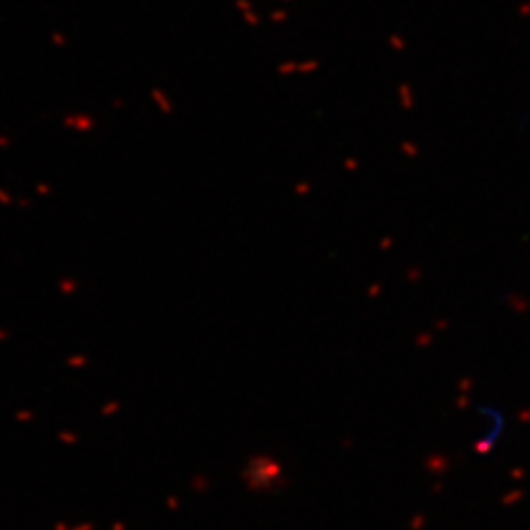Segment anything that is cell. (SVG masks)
Masks as SVG:
<instances>
[{"label": "cell", "mask_w": 530, "mask_h": 530, "mask_svg": "<svg viewBox=\"0 0 530 530\" xmlns=\"http://www.w3.org/2000/svg\"><path fill=\"white\" fill-rule=\"evenodd\" d=\"M236 8L240 12H247L253 8V4H251V0H236Z\"/></svg>", "instance_id": "cell-12"}, {"label": "cell", "mask_w": 530, "mask_h": 530, "mask_svg": "<svg viewBox=\"0 0 530 530\" xmlns=\"http://www.w3.org/2000/svg\"><path fill=\"white\" fill-rule=\"evenodd\" d=\"M287 18H289L287 10H273L269 14V22H273V24H283V22H287Z\"/></svg>", "instance_id": "cell-9"}, {"label": "cell", "mask_w": 530, "mask_h": 530, "mask_svg": "<svg viewBox=\"0 0 530 530\" xmlns=\"http://www.w3.org/2000/svg\"><path fill=\"white\" fill-rule=\"evenodd\" d=\"M242 16H243V22L249 26V28H257L259 24H261V18H259V14L251 8V10H247V12H242Z\"/></svg>", "instance_id": "cell-7"}, {"label": "cell", "mask_w": 530, "mask_h": 530, "mask_svg": "<svg viewBox=\"0 0 530 530\" xmlns=\"http://www.w3.org/2000/svg\"><path fill=\"white\" fill-rule=\"evenodd\" d=\"M359 165H361V161H359L357 157H353V155H350V157H346V159L342 161V167H344L348 173H355V171L359 169Z\"/></svg>", "instance_id": "cell-8"}, {"label": "cell", "mask_w": 530, "mask_h": 530, "mask_svg": "<svg viewBox=\"0 0 530 530\" xmlns=\"http://www.w3.org/2000/svg\"><path fill=\"white\" fill-rule=\"evenodd\" d=\"M283 2H291V0H283Z\"/></svg>", "instance_id": "cell-14"}, {"label": "cell", "mask_w": 530, "mask_h": 530, "mask_svg": "<svg viewBox=\"0 0 530 530\" xmlns=\"http://www.w3.org/2000/svg\"><path fill=\"white\" fill-rule=\"evenodd\" d=\"M381 291H383L381 283H373V285H369V289H367V293H369V297H371V299L379 297V295H381Z\"/></svg>", "instance_id": "cell-13"}, {"label": "cell", "mask_w": 530, "mask_h": 530, "mask_svg": "<svg viewBox=\"0 0 530 530\" xmlns=\"http://www.w3.org/2000/svg\"><path fill=\"white\" fill-rule=\"evenodd\" d=\"M387 42H389V47H391L393 51H397V53H403V51L409 49V44H407V40H405L401 34H391Z\"/></svg>", "instance_id": "cell-4"}, {"label": "cell", "mask_w": 530, "mask_h": 530, "mask_svg": "<svg viewBox=\"0 0 530 530\" xmlns=\"http://www.w3.org/2000/svg\"><path fill=\"white\" fill-rule=\"evenodd\" d=\"M277 75H281V77L299 75V61H295V59H287V61L279 63V65H277Z\"/></svg>", "instance_id": "cell-3"}, {"label": "cell", "mask_w": 530, "mask_h": 530, "mask_svg": "<svg viewBox=\"0 0 530 530\" xmlns=\"http://www.w3.org/2000/svg\"><path fill=\"white\" fill-rule=\"evenodd\" d=\"M393 245H395V238H393V236H383V238L377 242V247H379L381 251H389V249H393Z\"/></svg>", "instance_id": "cell-10"}, {"label": "cell", "mask_w": 530, "mask_h": 530, "mask_svg": "<svg viewBox=\"0 0 530 530\" xmlns=\"http://www.w3.org/2000/svg\"><path fill=\"white\" fill-rule=\"evenodd\" d=\"M399 152L409 159H417L420 155V148H419V144L415 140H403L399 144Z\"/></svg>", "instance_id": "cell-2"}, {"label": "cell", "mask_w": 530, "mask_h": 530, "mask_svg": "<svg viewBox=\"0 0 530 530\" xmlns=\"http://www.w3.org/2000/svg\"><path fill=\"white\" fill-rule=\"evenodd\" d=\"M397 98H399V104L403 110H413L415 108V90L409 83L399 85V90H397Z\"/></svg>", "instance_id": "cell-1"}, {"label": "cell", "mask_w": 530, "mask_h": 530, "mask_svg": "<svg viewBox=\"0 0 530 530\" xmlns=\"http://www.w3.org/2000/svg\"><path fill=\"white\" fill-rule=\"evenodd\" d=\"M405 279L409 283H419L420 279H424V269L420 267V265H411V267H407V271H405Z\"/></svg>", "instance_id": "cell-5"}, {"label": "cell", "mask_w": 530, "mask_h": 530, "mask_svg": "<svg viewBox=\"0 0 530 530\" xmlns=\"http://www.w3.org/2000/svg\"><path fill=\"white\" fill-rule=\"evenodd\" d=\"M320 69V63L316 59H307V61H301L299 63V73L301 75H312Z\"/></svg>", "instance_id": "cell-6"}, {"label": "cell", "mask_w": 530, "mask_h": 530, "mask_svg": "<svg viewBox=\"0 0 530 530\" xmlns=\"http://www.w3.org/2000/svg\"><path fill=\"white\" fill-rule=\"evenodd\" d=\"M310 191H312V185H310V183H307V181H301V183H297V185H295V193H297L299 197H307Z\"/></svg>", "instance_id": "cell-11"}]
</instances>
